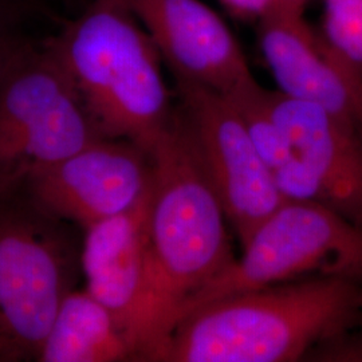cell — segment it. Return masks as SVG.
I'll list each match as a JSON object with an SVG mask.
<instances>
[{"label": "cell", "mask_w": 362, "mask_h": 362, "mask_svg": "<svg viewBox=\"0 0 362 362\" xmlns=\"http://www.w3.org/2000/svg\"><path fill=\"white\" fill-rule=\"evenodd\" d=\"M152 177V158L141 146L100 137L42 170L22 196L43 214L85 230L137 206Z\"/></svg>", "instance_id": "ba28073f"}, {"label": "cell", "mask_w": 362, "mask_h": 362, "mask_svg": "<svg viewBox=\"0 0 362 362\" xmlns=\"http://www.w3.org/2000/svg\"><path fill=\"white\" fill-rule=\"evenodd\" d=\"M321 33L337 55L362 78V0H324Z\"/></svg>", "instance_id": "9a60e30c"}, {"label": "cell", "mask_w": 362, "mask_h": 362, "mask_svg": "<svg viewBox=\"0 0 362 362\" xmlns=\"http://www.w3.org/2000/svg\"><path fill=\"white\" fill-rule=\"evenodd\" d=\"M320 276L362 285V228L324 206L285 202L252 233L242 255L191 300L182 317L221 298Z\"/></svg>", "instance_id": "5b68a950"}, {"label": "cell", "mask_w": 362, "mask_h": 362, "mask_svg": "<svg viewBox=\"0 0 362 362\" xmlns=\"http://www.w3.org/2000/svg\"><path fill=\"white\" fill-rule=\"evenodd\" d=\"M177 83L230 95L254 81L233 31L200 0H124Z\"/></svg>", "instance_id": "9c48e42d"}, {"label": "cell", "mask_w": 362, "mask_h": 362, "mask_svg": "<svg viewBox=\"0 0 362 362\" xmlns=\"http://www.w3.org/2000/svg\"><path fill=\"white\" fill-rule=\"evenodd\" d=\"M35 361H134V354L115 315L86 288H73L61 302Z\"/></svg>", "instance_id": "4fadbf2b"}, {"label": "cell", "mask_w": 362, "mask_h": 362, "mask_svg": "<svg viewBox=\"0 0 362 362\" xmlns=\"http://www.w3.org/2000/svg\"><path fill=\"white\" fill-rule=\"evenodd\" d=\"M274 119L324 185L327 208L362 228V130L320 105L269 90Z\"/></svg>", "instance_id": "8fae6325"}, {"label": "cell", "mask_w": 362, "mask_h": 362, "mask_svg": "<svg viewBox=\"0 0 362 362\" xmlns=\"http://www.w3.org/2000/svg\"><path fill=\"white\" fill-rule=\"evenodd\" d=\"M272 173L275 187L285 202L313 203L327 208L322 182L300 157L293 156Z\"/></svg>", "instance_id": "2e32d148"}, {"label": "cell", "mask_w": 362, "mask_h": 362, "mask_svg": "<svg viewBox=\"0 0 362 362\" xmlns=\"http://www.w3.org/2000/svg\"><path fill=\"white\" fill-rule=\"evenodd\" d=\"M151 189L129 211L83 230L81 267L86 290L115 315L127 337L143 290Z\"/></svg>", "instance_id": "7c38bea8"}, {"label": "cell", "mask_w": 362, "mask_h": 362, "mask_svg": "<svg viewBox=\"0 0 362 362\" xmlns=\"http://www.w3.org/2000/svg\"><path fill=\"white\" fill-rule=\"evenodd\" d=\"M176 90L196 155L243 247L285 200L233 103L196 85L177 83Z\"/></svg>", "instance_id": "52a82bcc"}, {"label": "cell", "mask_w": 362, "mask_h": 362, "mask_svg": "<svg viewBox=\"0 0 362 362\" xmlns=\"http://www.w3.org/2000/svg\"><path fill=\"white\" fill-rule=\"evenodd\" d=\"M286 6H291V7H297V8H302L305 10V7L308 6V3L311 0H284Z\"/></svg>", "instance_id": "ffe728a7"}, {"label": "cell", "mask_w": 362, "mask_h": 362, "mask_svg": "<svg viewBox=\"0 0 362 362\" xmlns=\"http://www.w3.org/2000/svg\"><path fill=\"white\" fill-rule=\"evenodd\" d=\"M77 247L27 199H0V334L37 360L64 298L74 288Z\"/></svg>", "instance_id": "8992f818"}, {"label": "cell", "mask_w": 362, "mask_h": 362, "mask_svg": "<svg viewBox=\"0 0 362 362\" xmlns=\"http://www.w3.org/2000/svg\"><path fill=\"white\" fill-rule=\"evenodd\" d=\"M257 26L278 91L320 105L362 130V78L310 26L305 10L285 4Z\"/></svg>", "instance_id": "30bf717a"}, {"label": "cell", "mask_w": 362, "mask_h": 362, "mask_svg": "<svg viewBox=\"0 0 362 362\" xmlns=\"http://www.w3.org/2000/svg\"><path fill=\"white\" fill-rule=\"evenodd\" d=\"M16 47H18V45H15L11 40H8L0 34V77H1V73Z\"/></svg>", "instance_id": "d6986e66"}, {"label": "cell", "mask_w": 362, "mask_h": 362, "mask_svg": "<svg viewBox=\"0 0 362 362\" xmlns=\"http://www.w3.org/2000/svg\"><path fill=\"white\" fill-rule=\"evenodd\" d=\"M149 155L153 179L145 276L128 339L134 361L155 362L191 300L235 255L226 212L196 155L179 106L170 128Z\"/></svg>", "instance_id": "6da1fadb"}, {"label": "cell", "mask_w": 362, "mask_h": 362, "mask_svg": "<svg viewBox=\"0 0 362 362\" xmlns=\"http://www.w3.org/2000/svg\"><path fill=\"white\" fill-rule=\"evenodd\" d=\"M100 139L65 70L43 43L21 46L0 77V199Z\"/></svg>", "instance_id": "277c9868"}, {"label": "cell", "mask_w": 362, "mask_h": 362, "mask_svg": "<svg viewBox=\"0 0 362 362\" xmlns=\"http://www.w3.org/2000/svg\"><path fill=\"white\" fill-rule=\"evenodd\" d=\"M45 43L95 133L128 140L149 153L170 128L177 107L155 43L124 0H95Z\"/></svg>", "instance_id": "3957f363"}, {"label": "cell", "mask_w": 362, "mask_h": 362, "mask_svg": "<svg viewBox=\"0 0 362 362\" xmlns=\"http://www.w3.org/2000/svg\"><path fill=\"white\" fill-rule=\"evenodd\" d=\"M361 286L320 276L209 302L181 318L155 362L303 360L360 325Z\"/></svg>", "instance_id": "7a4b0ae2"}, {"label": "cell", "mask_w": 362, "mask_h": 362, "mask_svg": "<svg viewBox=\"0 0 362 362\" xmlns=\"http://www.w3.org/2000/svg\"><path fill=\"white\" fill-rule=\"evenodd\" d=\"M233 18L247 22L260 23L269 15L285 6L284 0H218Z\"/></svg>", "instance_id": "e0dca14e"}, {"label": "cell", "mask_w": 362, "mask_h": 362, "mask_svg": "<svg viewBox=\"0 0 362 362\" xmlns=\"http://www.w3.org/2000/svg\"><path fill=\"white\" fill-rule=\"evenodd\" d=\"M26 360L23 351L13 344L8 338L0 334V362L23 361Z\"/></svg>", "instance_id": "ac0fdd59"}, {"label": "cell", "mask_w": 362, "mask_h": 362, "mask_svg": "<svg viewBox=\"0 0 362 362\" xmlns=\"http://www.w3.org/2000/svg\"><path fill=\"white\" fill-rule=\"evenodd\" d=\"M360 302H361V308H362V286H361V291H360Z\"/></svg>", "instance_id": "44dd1931"}, {"label": "cell", "mask_w": 362, "mask_h": 362, "mask_svg": "<svg viewBox=\"0 0 362 362\" xmlns=\"http://www.w3.org/2000/svg\"><path fill=\"white\" fill-rule=\"evenodd\" d=\"M226 97L242 117L252 143L269 168L274 170L296 155L285 132L272 117L267 89L254 79Z\"/></svg>", "instance_id": "5bb4252c"}]
</instances>
